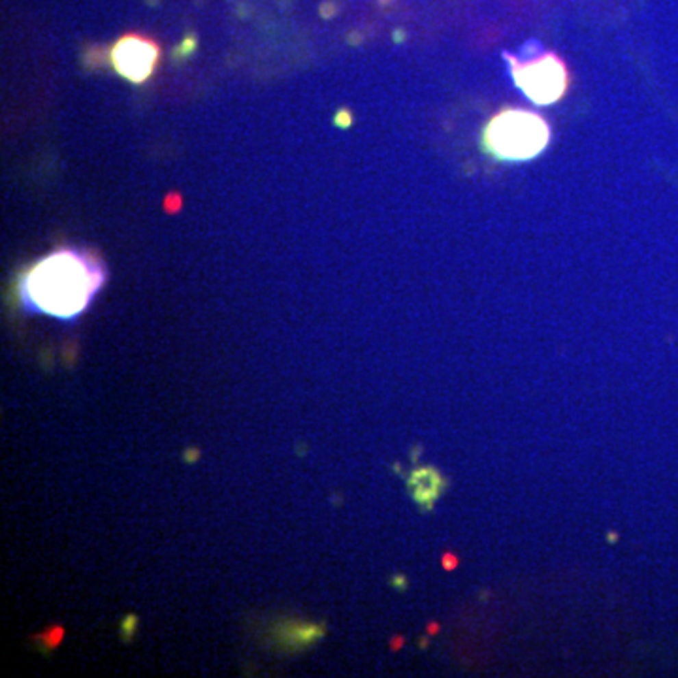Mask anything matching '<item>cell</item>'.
Here are the masks:
<instances>
[{
  "mask_svg": "<svg viewBox=\"0 0 678 678\" xmlns=\"http://www.w3.org/2000/svg\"><path fill=\"white\" fill-rule=\"evenodd\" d=\"M104 281L95 260L77 251L60 249L42 258L25 275V300L42 313L74 318L87 309Z\"/></svg>",
  "mask_w": 678,
  "mask_h": 678,
  "instance_id": "obj_1",
  "label": "cell"
},
{
  "mask_svg": "<svg viewBox=\"0 0 678 678\" xmlns=\"http://www.w3.org/2000/svg\"><path fill=\"white\" fill-rule=\"evenodd\" d=\"M488 149L505 160H529L541 155L550 142L549 123L527 110H503L484 130Z\"/></svg>",
  "mask_w": 678,
  "mask_h": 678,
  "instance_id": "obj_2",
  "label": "cell"
},
{
  "mask_svg": "<svg viewBox=\"0 0 678 678\" xmlns=\"http://www.w3.org/2000/svg\"><path fill=\"white\" fill-rule=\"evenodd\" d=\"M507 60H511L514 83L535 104H554L565 95L569 85L567 66L554 53H544L541 57L526 62H520L512 59L511 55H507Z\"/></svg>",
  "mask_w": 678,
  "mask_h": 678,
  "instance_id": "obj_3",
  "label": "cell"
},
{
  "mask_svg": "<svg viewBox=\"0 0 678 678\" xmlns=\"http://www.w3.org/2000/svg\"><path fill=\"white\" fill-rule=\"evenodd\" d=\"M160 59V47L149 36L125 34L112 47V64L115 72L132 83L149 79Z\"/></svg>",
  "mask_w": 678,
  "mask_h": 678,
  "instance_id": "obj_4",
  "label": "cell"
},
{
  "mask_svg": "<svg viewBox=\"0 0 678 678\" xmlns=\"http://www.w3.org/2000/svg\"><path fill=\"white\" fill-rule=\"evenodd\" d=\"M447 486H449V482L436 467H420L409 477V492L413 496L414 503L426 511L431 509L437 499L443 496Z\"/></svg>",
  "mask_w": 678,
  "mask_h": 678,
  "instance_id": "obj_5",
  "label": "cell"
},
{
  "mask_svg": "<svg viewBox=\"0 0 678 678\" xmlns=\"http://www.w3.org/2000/svg\"><path fill=\"white\" fill-rule=\"evenodd\" d=\"M324 635V627L315 624H288L285 627V631L281 635L283 642H288L290 646H307L311 642H315Z\"/></svg>",
  "mask_w": 678,
  "mask_h": 678,
  "instance_id": "obj_6",
  "label": "cell"
}]
</instances>
